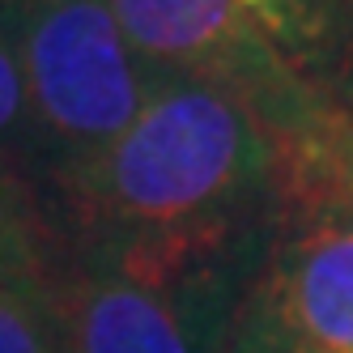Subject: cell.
Masks as SVG:
<instances>
[{"mask_svg": "<svg viewBox=\"0 0 353 353\" xmlns=\"http://www.w3.org/2000/svg\"><path fill=\"white\" fill-rule=\"evenodd\" d=\"M268 239L256 225L196 239L81 243L52 285L60 353H225Z\"/></svg>", "mask_w": 353, "mask_h": 353, "instance_id": "cell-2", "label": "cell"}, {"mask_svg": "<svg viewBox=\"0 0 353 353\" xmlns=\"http://www.w3.org/2000/svg\"><path fill=\"white\" fill-rule=\"evenodd\" d=\"M30 103H26V81H21V64L13 52L9 26L0 17V162L30 154Z\"/></svg>", "mask_w": 353, "mask_h": 353, "instance_id": "cell-8", "label": "cell"}, {"mask_svg": "<svg viewBox=\"0 0 353 353\" xmlns=\"http://www.w3.org/2000/svg\"><path fill=\"white\" fill-rule=\"evenodd\" d=\"M332 162H336V174H341V188L353 200V128H345L341 141L332 145Z\"/></svg>", "mask_w": 353, "mask_h": 353, "instance_id": "cell-10", "label": "cell"}, {"mask_svg": "<svg viewBox=\"0 0 353 353\" xmlns=\"http://www.w3.org/2000/svg\"><path fill=\"white\" fill-rule=\"evenodd\" d=\"M30 103V158L60 183L128 128L166 81L111 0H0Z\"/></svg>", "mask_w": 353, "mask_h": 353, "instance_id": "cell-3", "label": "cell"}, {"mask_svg": "<svg viewBox=\"0 0 353 353\" xmlns=\"http://www.w3.org/2000/svg\"><path fill=\"white\" fill-rule=\"evenodd\" d=\"M56 239L34 205L30 188L17 179V170L0 162V285L52 294L60 276Z\"/></svg>", "mask_w": 353, "mask_h": 353, "instance_id": "cell-6", "label": "cell"}, {"mask_svg": "<svg viewBox=\"0 0 353 353\" xmlns=\"http://www.w3.org/2000/svg\"><path fill=\"white\" fill-rule=\"evenodd\" d=\"M0 353H60L52 294L0 285Z\"/></svg>", "mask_w": 353, "mask_h": 353, "instance_id": "cell-7", "label": "cell"}, {"mask_svg": "<svg viewBox=\"0 0 353 353\" xmlns=\"http://www.w3.org/2000/svg\"><path fill=\"white\" fill-rule=\"evenodd\" d=\"M123 34L166 77H200L234 90L260 119L302 149L319 115L298 72L243 0H111Z\"/></svg>", "mask_w": 353, "mask_h": 353, "instance_id": "cell-4", "label": "cell"}, {"mask_svg": "<svg viewBox=\"0 0 353 353\" xmlns=\"http://www.w3.org/2000/svg\"><path fill=\"white\" fill-rule=\"evenodd\" d=\"M225 353H353L349 217H311L264 247L239 294Z\"/></svg>", "mask_w": 353, "mask_h": 353, "instance_id": "cell-5", "label": "cell"}, {"mask_svg": "<svg viewBox=\"0 0 353 353\" xmlns=\"http://www.w3.org/2000/svg\"><path fill=\"white\" fill-rule=\"evenodd\" d=\"M281 137L234 90L166 77L103 154L60 179L81 243L196 239L256 225Z\"/></svg>", "mask_w": 353, "mask_h": 353, "instance_id": "cell-1", "label": "cell"}, {"mask_svg": "<svg viewBox=\"0 0 353 353\" xmlns=\"http://www.w3.org/2000/svg\"><path fill=\"white\" fill-rule=\"evenodd\" d=\"M243 5L260 17L264 30H281V26H290V21H298V17H315L319 9L336 5V0H243Z\"/></svg>", "mask_w": 353, "mask_h": 353, "instance_id": "cell-9", "label": "cell"}]
</instances>
